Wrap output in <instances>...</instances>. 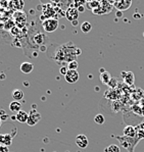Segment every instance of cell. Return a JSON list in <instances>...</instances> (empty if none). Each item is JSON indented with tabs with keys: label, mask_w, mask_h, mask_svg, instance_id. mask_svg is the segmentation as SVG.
I'll use <instances>...</instances> for the list:
<instances>
[{
	"label": "cell",
	"mask_w": 144,
	"mask_h": 152,
	"mask_svg": "<svg viewBox=\"0 0 144 152\" xmlns=\"http://www.w3.org/2000/svg\"><path fill=\"white\" fill-rule=\"evenodd\" d=\"M0 152H9V149L7 146H4V145L0 144Z\"/></svg>",
	"instance_id": "cell-28"
},
{
	"label": "cell",
	"mask_w": 144,
	"mask_h": 152,
	"mask_svg": "<svg viewBox=\"0 0 144 152\" xmlns=\"http://www.w3.org/2000/svg\"><path fill=\"white\" fill-rule=\"evenodd\" d=\"M13 137L12 134H0V144L9 147L12 144Z\"/></svg>",
	"instance_id": "cell-11"
},
{
	"label": "cell",
	"mask_w": 144,
	"mask_h": 152,
	"mask_svg": "<svg viewBox=\"0 0 144 152\" xmlns=\"http://www.w3.org/2000/svg\"><path fill=\"white\" fill-rule=\"evenodd\" d=\"M82 53L80 48H78L73 42H67L58 46L54 51L52 58L59 64H67L68 65L69 62L76 61L78 56Z\"/></svg>",
	"instance_id": "cell-1"
},
{
	"label": "cell",
	"mask_w": 144,
	"mask_h": 152,
	"mask_svg": "<svg viewBox=\"0 0 144 152\" xmlns=\"http://www.w3.org/2000/svg\"><path fill=\"white\" fill-rule=\"evenodd\" d=\"M141 107H142V116H144V100L141 102Z\"/></svg>",
	"instance_id": "cell-32"
},
{
	"label": "cell",
	"mask_w": 144,
	"mask_h": 152,
	"mask_svg": "<svg viewBox=\"0 0 144 152\" xmlns=\"http://www.w3.org/2000/svg\"><path fill=\"white\" fill-rule=\"evenodd\" d=\"M40 121H41V114L36 109V104H34L29 112V118H28L27 124L30 127H33V126H36Z\"/></svg>",
	"instance_id": "cell-5"
},
{
	"label": "cell",
	"mask_w": 144,
	"mask_h": 152,
	"mask_svg": "<svg viewBox=\"0 0 144 152\" xmlns=\"http://www.w3.org/2000/svg\"><path fill=\"white\" fill-rule=\"evenodd\" d=\"M66 18L67 20H69V22H74V20H78V18H79V11L78 9L73 7H69L67 9L66 11Z\"/></svg>",
	"instance_id": "cell-9"
},
{
	"label": "cell",
	"mask_w": 144,
	"mask_h": 152,
	"mask_svg": "<svg viewBox=\"0 0 144 152\" xmlns=\"http://www.w3.org/2000/svg\"><path fill=\"white\" fill-rule=\"evenodd\" d=\"M143 36H144V33H143Z\"/></svg>",
	"instance_id": "cell-35"
},
{
	"label": "cell",
	"mask_w": 144,
	"mask_h": 152,
	"mask_svg": "<svg viewBox=\"0 0 144 152\" xmlns=\"http://www.w3.org/2000/svg\"><path fill=\"white\" fill-rule=\"evenodd\" d=\"M111 137L117 139L120 142L121 147L124 149H126L128 152H134L135 151V147L137 146V144L139 143L140 140L137 137L135 138H131V137H126L124 135L119 136V135H111Z\"/></svg>",
	"instance_id": "cell-3"
},
{
	"label": "cell",
	"mask_w": 144,
	"mask_h": 152,
	"mask_svg": "<svg viewBox=\"0 0 144 152\" xmlns=\"http://www.w3.org/2000/svg\"><path fill=\"white\" fill-rule=\"evenodd\" d=\"M121 77L123 78L125 83L129 86H133L134 82H135V76H134L133 72H121Z\"/></svg>",
	"instance_id": "cell-8"
},
{
	"label": "cell",
	"mask_w": 144,
	"mask_h": 152,
	"mask_svg": "<svg viewBox=\"0 0 144 152\" xmlns=\"http://www.w3.org/2000/svg\"><path fill=\"white\" fill-rule=\"evenodd\" d=\"M58 28V20L57 18H45L42 22V29L46 33H53Z\"/></svg>",
	"instance_id": "cell-4"
},
{
	"label": "cell",
	"mask_w": 144,
	"mask_h": 152,
	"mask_svg": "<svg viewBox=\"0 0 144 152\" xmlns=\"http://www.w3.org/2000/svg\"><path fill=\"white\" fill-rule=\"evenodd\" d=\"M118 85V80L115 78H111V80L110 81V83L107 84V86H110V87L113 89V88H115Z\"/></svg>",
	"instance_id": "cell-25"
},
{
	"label": "cell",
	"mask_w": 144,
	"mask_h": 152,
	"mask_svg": "<svg viewBox=\"0 0 144 152\" xmlns=\"http://www.w3.org/2000/svg\"><path fill=\"white\" fill-rule=\"evenodd\" d=\"M111 80V77H110V74L108 72H104L100 74V81L103 85H107L110 83V81Z\"/></svg>",
	"instance_id": "cell-17"
},
{
	"label": "cell",
	"mask_w": 144,
	"mask_h": 152,
	"mask_svg": "<svg viewBox=\"0 0 144 152\" xmlns=\"http://www.w3.org/2000/svg\"><path fill=\"white\" fill-rule=\"evenodd\" d=\"M117 15L119 16V18H122L121 15H123V13H121V11H118V12H117Z\"/></svg>",
	"instance_id": "cell-33"
},
{
	"label": "cell",
	"mask_w": 144,
	"mask_h": 152,
	"mask_svg": "<svg viewBox=\"0 0 144 152\" xmlns=\"http://www.w3.org/2000/svg\"><path fill=\"white\" fill-rule=\"evenodd\" d=\"M136 137L138 138L139 140H142L144 139V131L141 130L140 128L138 127V126H136Z\"/></svg>",
	"instance_id": "cell-23"
},
{
	"label": "cell",
	"mask_w": 144,
	"mask_h": 152,
	"mask_svg": "<svg viewBox=\"0 0 144 152\" xmlns=\"http://www.w3.org/2000/svg\"><path fill=\"white\" fill-rule=\"evenodd\" d=\"M77 9H78L79 12H84V11H85V7H84V5L79 6V7H77Z\"/></svg>",
	"instance_id": "cell-29"
},
{
	"label": "cell",
	"mask_w": 144,
	"mask_h": 152,
	"mask_svg": "<svg viewBox=\"0 0 144 152\" xmlns=\"http://www.w3.org/2000/svg\"><path fill=\"white\" fill-rule=\"evenodd\" d=\"M15 118H17V121H18V123L27 124L28 118H29V113H28V112H26L25 110H20V111H18L17 113Z\"/></svg>",
	"instance_id": "cell-13"
},
{
	"label": "cell",
	"mask_w": 144,
	"mask_h": 152,
	"mask_svg": "<svg viewBox=\"0 0 144 152\" xmlns=\"http://www.w3.org/2000/svg\"><path fill=\"white\" fill-rule=\"evenodd\" d=\"M104 121H105V118H104L103 114H101V113L96 114V115H95V118H94V121L97 124V125H103Z\"/></svg>",
	"instance_id": "cell-21"
},
{
	"label": "cell",
	"mask_w": 144,
	"mask_h": 152,
	"mask_svg": "<svg viewBox=\"0 0 144 152\" xmlns=\"http://www.w3.org/2000/svg\"><path fill=\"white\" fill-rule=\"evenodd\" d=\"M1 125H2V121H1V118H0V127H1Z\"/></svg>",
	"instance_id": "cell-34"
},
{
	"label": "cell",
	"mask_w": 144,
	"mask_h": 152,
	"mask_svg": "<svg viewBox=\"0 0 144 152\" xmlns=\"http://www.w3.org/2000/svg\"><path fill=\"white\" fill-rule=\"evenodd\" d=\"M138 127L140 128L142 131H144V121H142V123H140V124H139V125H138Z\"/></svg>",
	"instance_id": "cell-30"
},
{
	"label": "cell",
	"mask_w": 144,
	"mask_h": 152,
	"mask_svg": "<svg viewBox=\"0 0 144 152\" xmlns=\"http://www.w3.org/2000/svg\"><path fill=\"white\" fill-rule=\"evenodd\" d=\"M91 30H92V25L89 22H84L81 25V31L84 33V34H88Z\"/></svg>",
	"instance_id": "cell-18"
},
{
	"label": "cell",
	"mask_w": 144,
	"mask_h": 152,
	"mask_svg": "<svg viewBox=\"0 0 144 152\" xmlns=\"http://www.w3.org/2000/svg\"><path fill=\"white\" fill-rule=\"evenodd\" d=\"M111 5L115 6L118 9V11H125L128 8H130V6L132 5V1L131 0H121V1H115L111 2Z\"/></svg>",
	"instance_id": "cell-6"
},
{
	"label": "cell",
	"mask_w": 144,
	"mask_h": 152,
	"mask_svg": "<svg viewBox=\"0 0 144 152\" xmlns=\"http://www.w3.org/2000/svg\"><path fill=\"white\" fill-rule=\"evenodd\" d=\"M78 66H79V64H78V62H77V60H76V61L69 62V64L67 65V67H68L69 71H77Z\"/></svg>",
	"instance_id": "cell-24"
},
{
	"label": "cell",
	"mask_w": 144,
	"mask_h": 152,
	"mask_svg": "<svg viewBox=\"0 0 144 152\" xmlns=\"http://www.w3.org/2000/svg\"><path fill=\"white\" fill-rule=\"evenodd\" d=\"M104 152H121V147L115 144H110L104 149Z\"/></svg>",
	"instance_id": "cell-19"
},
{
	"label": "cell",
	"mask_w": 144,
	"mask_h": 152,
	"mask_svg": "<svg viewBox=\"0 0 144 152\" xmlns=\"http://www.w3.org/2000/svg\"><path fill=\"white\" fill-rule=\"evenodd\" d=\"M132 111L134 112L137 115H142V107L141 104H134L132 107Z\"/></svg>",
	"instance_id": "cell-20"
},
{
	"label": "cell",
	"mask_w": 144,
	"mask_h": 152,
	"mask_svg": "<svg viewBox=\"0 0 144 152\" xmlns=\"http://www.w3.org/2000/svg\"><path fill=\"white\" fill-rule=\"evenodd\" d=\"M20 72H23V74H25V75H29V74H31L32 72H33V69H34V64H31V62H28V61H26V62H23L22 64H20Z\"/></svg>",
	"instance_id": "cell-12"
},
{
	"label": "cell",
	"mask_w": 144,
	"mask_h": 152,
	"mask_svg": "<svg viewBox=\"0 0 144 152\" xmlns=\"http://www.w3.org/2000/svg\"><path fill=\"white\" fill-rule=\"evenodd\" d=\"M99 5H100V2H97V1H90L87 3V6H88V9H91L92 11L94 10V9L98 8Z\"/></svg>",
	"instance_id": "cell-22"
},
{
	"label": "cell",
	"mask_w": 144,
	"mask_h": 152,
	"mask_svg": "<svg viewBox=\"0 0 144 152\" xmlns=\"http://www.w3.org/2000/svg\"><path fill=\"white\" fill-rule=\"evenodd\" d=\"M27 39L30 41V43H31L30 47L32 46V48L37 49V50H39L41 46H45V44L49 41L48 37L46 36L44 33H42L41 30L39 31V30L35 29V28L32 32H29V34H28V36H27Z\"/></svg>",
	"instance_id": "cell-2"
},
{
	"label": "cell",
	"mask_w": 144,
	"mask_h": 152,
	"mask_svg": "<svg viewBox=\"0 0 144 152\" xmlns=\"http://www.w3.org/2000/svg\"><path fill=\"white\" fill-rule=\"evenodd\" d=\"M78 25H79L78 20H74V22H72V26H74V27H77Z\"/></svg>",
	"instance_id": "cell-31"
},
{
	"label": "cell",
	"mask_w": 144,
	"mask_h": 152,
	"mask_svg": "<svg viewBox=\"0 0 144 152\" xmlns=\"http://www.w3.org/2000/svg\"><path fill=\"white\" fill-rule=\"evenodd\" d=\"M0 118H1V121H6L8 118V115L6 114L5 110H3V109H0Z\"/></svg>",
	"instance_id": "cell-26"
},
{
	"label": "cell",
	"mask_w": 144,
	"mask_h": 152,
	"mask_svg": "<svg viewBox=\"0 0 144 152\" xmlns=\"http://www.w3.org/2000/svg\"><path fill=\"white\" fill-rule=\"evenodd\" d=\"M9 110L11 112H18L22 110V103L18 101H12L9 103Z\"/></svg>",
	"instance_id": "cell-16"
},
{
	"label": "cell",
	"mask_w": 144,
	"mask_h": 152,
	"mask_svg": "<svg viewBox=\"0 0 144 152\" xmlns=\"http://www.w3.org/2000/svg\"><path fill=\"white\" fill-rule=\"evenodd\" d=\"M80 75H79L78 71H68L67 75L64 76V79L69 84H75L79 81Z\"/></svg>",
	"instance_id": "cell-7"
},
{
	"label": "cell",
	"mask_w": 144,
	"mask_h": 152,
	"mask_svg": "<svg viewBox=\"0 0 144 152\" xmlns=\"http://www.w3.org/2000/svg\"><path fill=\"white\" fill-rule=\"evenodd\" d=\"M68 71H69V69H68V67H67V65H62V66L60 67V69H59L60 74H61L62 76H66Z\"/></svg>",
	"instance_id": "cell-27"
},
{
	"label": "cell",
	"mask_w": 144,
	"mask_h": 152,
	"mask_svg": "<svg viewBox=\"0 0 144 152\" xmlns=\"http://www.w3.org/2000/svg\"><path fill=\"white\" fill-rule=\"evenodd\" d=\"M123 135L126 137H131V138H135L136 137V128L133 127V126H127L124 129V132H123Z\"/></svg>",
	"instance_id": "cell-14"
},
{
	"label": "cell",
	"mask_w": 144,
	"mask_h": 152,
	"mask_svg": "<svg viewBox=\"0 0 144 152\" xmlns=\"http://www.w3.org/2000/svg\"><path fill=\"white\" fill-rule=\"evenodd\" d=\"M11 96L13 98V101L20 102V101H22V100H24L25 94L20 89H15V90L12 91V93H11Z\"/></svg>",
	"instance_id": "cell-15"
},
{
	"label": "cell",
	"mask_w": 144,
	"mask_h": 152,
	"mask_svg": "<svg viewBox=\"0 0 144 152\" xmlns=\"http://www.w3.org/2000/svg\"><path fill=\"white\" fill-rule=\"evenodd\" d=\"M76 144H77V146L81 149L87 148L88 144H89L87 136H85V135H83V134L78 135V136L76 137Z\"/></svg>",
	"instance_id": "cell-10"
}]
</instances>
